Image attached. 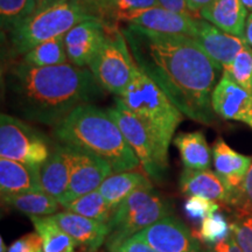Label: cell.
Returning <instances> with one entry per match:
<instances>
[{
  "mask_svg": "<svg viewBox=\"0 0 252 252\" xmlns=\"http://www.w3.org/2000/svg\"><path fill=\"white\" fill-rule=\"evenodd\" d=\"M242 2H243L248 11L252 12V0H242Z\"/></svg>",
  "mask_w": 252,
  "mask_h": 252,
  "instance_id": "43",
  "label": "cell"
},
{
  "mask_svg": "<svg viewBox=\"0 0 252 252\" xmlns=\"http://www.w3.org/2000/svg\"><path fill=\"white\" fill-rule=\"evenodd\" d=\"M212 151L215 172L231 191L234 197L243 185L252 163V158L236 152L222 138H217Z\"/></svg>",
  "mask_w": 252,
  "mask_h": 252,
  "instance_id": "17",
  "label": "cell"
},
{
  "mask_svg": "<svg viewBox=\"0 0 252 252\" xmlns=\"http://www.w3.org/2000/svg\"><path fill=\"white\" fill-rule=\"evenodd\" d=\"M117 98L139 119L160 152L168 158L169 145L184 121V113L138 67L128 87Z\"/></svg>",
  "mask_w": 252,
  "mask_h": 252,
  "instance_id": "4",
  "label": "cell"
},
{
  "mask_svg": "<svg viewBox=\"0 0 252 252\" xmlns=\"http://www.w3.org/2000/svg\"><path fill=\"white\" fill-rule=\"evenodd\" d=\"M230 226L239 248L243 252H252V214L235 213Z\"/></svg>",
  "mask_w": 252,
  "mask_h": 252,
  "instance_id": "32",
  "label": "cell"
},
{
  "mask_svg": "<svg viewBox=\"0 0 252 252\" xmlns=\"http://www.w3.org/2000/svg\"><path fill=\"white\" fill-rule=\"evenodd\" d=\"M247 43L252 48V12L248 15L247 24H245V34H244Z\"/></svg>",
  "mask_w": 252,
  "mask_h": 252,
  "instance_id": "41",
  "label": "cell"
},
{
  "mask_svg": "<svg viewBox=\"0 0 252 252\" xmlns=\"http://www.w3.org/2000/svg\"><path fill=\"white\" fill-rule=\"evenodd\" d=\"M36 2V6H37V11H42V9H45L48 7V0H35Z\"/></svg>",
  "mask_w": 252,
  "mask_h": 252,
  "instance_id": "42",
  "label": "cell"
},
{
  "mask_svg": "<svg viewBox=\"0 0 252 252\" xmlns=\"http://www.w3.org/2000/svg\"><path fill=\"white\" fill-rule=\"evenodd\" d=\"M137 67L186 117L212 125V94L220 68L193 37L157 33L128 25L123 30Z\"/></svg>",
  "mask_w": 252,
  "mask_h": 252,
  "instance_id": "1",
  "label": "cell"
},
{
  "mask_svg": "<svg viewBox=\"0 0 252 252\" xmlns=\"http://www.w3.org/2000/svg\"><path fill=\"white\" fill-rule=\"evenodd\" d=\"M4 88L15 117L54 127L77 106L100 98L104 91L89 68L71 62L53 67L13 63L5 74Z\"/></svg>",
  "mask_w": 252,
  "mask_h": 252,
  "instance_id": "2",
  "label": "cell"
},
{
  "mask_svg": "<svg viewBox=\"0 0 252 252\" xmlns=\"http://www.w3.org/2000/svg\"><path fill=\"white\" fill-rule=\"evenodd\" d=\"M8 249H6L5 247V243H4V239H2V237L0 238V252H7Z\"/></svg>",
  "mask_w": 252,
  "mask_h": 252,
  "instance_id": "44",
  "label": "cell"
},
{
  "mask_svg": "<svg viewBox=\"0 0 252 252\" xmlns=\"http://www.w3.org/2000/svg\"><path fill=\"white\" fill-rule=\"evenodd\" d=\"M212 104L220 117L244 123L252 128V94L224 72L214 88Z\"/></svg>",
  "mask_w": 252,
  "mask_h": 252,
  "instance_id": "13",
  "label": "cell"
},
{
  "mask_svg": "<svg viewBox=\"0 0 252 252\" xmlns=\"http://www.w3.org/2000/svg\"><path fill=\"white\" fill-rule=\"evenodd\" d=\"M219 209L220 204L216 201L201 196L188 197L184 206V212L186 216L189 220H194V222H198V220L202 222L206 217L216 213Z\"/></svg>",
  "mask_w": 252,
  "mask_h": 252,
  "instance_id": "33",
  "label": "cell"
},
{
  "mask_svg": "<svg viewBox=\"0 0 252 252\" xmlns=\"http://www.w3.org/2000/svg\"><path fill=\"white\" fill-rule=\"evenodd\" d=\"M153 186L150 179L143 172L130 171L117 173L110 175L98 188L99 193L112 209H115L119 203L126 197L130 196L133 191L143 187Z\"/></svg>",
  "mask_w": 252,
  "mask_h": 252,
  "instance_id": "23",
  "label": "cell"
},
{
  "mask_svg": "<svg viewBox=\"0 0 252 252\" xmlns=\"http://www.w3.org/2000/svg\"><path fill=\"white\" fill-rule=\"evenodd\" d=\"M70 173V149L67 145H55L52 156L40 168L42 190L56 198L60 203L69 187Z\"/></svg>",
  "mask_w": 252,
  "mask_h": 252,
  "instance_id": "18",
  "label": "cell"
},
{
  "mask_svg": "<svg viewBox=\"0 0 252 252\" xmlns=\"http://www.w3.org/2000/svg\"><path fill=\"white\" fill-rule=\"evenodd\" d=\"M213 0H187V7L190 14H200L204 7L212 2Z\"/></svg>",
  "mask_w": 252,
  "mask_h": 252,
  "instance_id": "40",
  "label": "cell"
},
{
  "mask_svg": "<svg viewBox=\"0 0 252 252\" xmlns=\"http://www.w3.org/2000/svg\"><path fill=\"white\" fill-rule=\"evenodd\" d=\"M207 252H243V250L236 243L234 236L231 234L224 241L220 242L213 247H209Z\"/></svg>",
  "mask_w": 252,
  "mask_h": 252,
  "instance_id": "37",
  "label": "cell"
},
{
  "mask_svg": "<svg viewBox=\"0 0 252 252\" xmlns=\"http://www.w3.org/2000/svg\"><path fill=\"white\" fill-rule=\"evenodd\" d=\"M62 207L68 212L78 214L81 216L99 220L103 223H108L113 213V209L105 202L98 189L63 204Z\"/></svg>",
  "mask_w": 252,
  "mask_h": 252,
  "instance_id": "27",
  "label": "cell"
},
{
  "mask_svg": "<svg viewBox=\"0 0 252 252\" xmlns=\"http://www.w3.org/2000/svg\"><path fill=\"white\" fill-rule=\"evenodd\" d=\"M7 252H45L42 238L37 234V231L28 232L14 241L8 248Z\"/></svg>",
  "mask_w": 252,
  "mask_h": 252,
  "instance_id": "35",
  "label": "cell"
},
{
  "mask_svg": "<svg viewBox=\"0 0 252 252\" xmlns=\"http://www.w3.org/2000/svg\"><path fill=\"white\" fill-rule=\"evenodd\" d=\"M106 111L119 126L125 139L139 159L143 171L156 182H161L168 168V158L160 152L145 126L118 98L115 99V106Z\"/></svg>",
  "mask_w": 252,
  "mask_h": 252,
  "instance_id": "9",
  "label": "cell"
},
{
  "mask_svg": "<svg viewBox=\"0 0 252 252\" xmlns=\"http://www.w3.org/2000/svg\"><path fill=\"white\" fill-rule=\"evenodd\" d=\"M223 72L229 75L236 83L252 94V48L244 47L229 64L223 67Z\"/></svg>",
  "mask_w": 252,
  "mask_h": 252,
  "instance_id": "30",
  "label": "cell"
},
{
  "mask_svg": "<svg viewBox=\"0 0 252 252\" xmlns=\"http://www.w3.org/2000/svg\"><path fill=\"white\" fill-rule=\"evenodd\" d=\"M60 144L77 147L106 161L113 174L130 172L140 167V161L124 134L104 111L93 103L82 104L54 127Z\"/></svg>",
  "mask_w": 252,
  "mask_h": 252,
  "instance_id": "3",
  "label": "cell"
},
{
  "mask_svg": "<svg viewBox=\"0 0 252 252\" xmlns=\"http://www.w3.org/2000/svg\"><path fill=\"white\" fill-rule=\"evenodd\" d=\"M54 147L49 138L30 123L1 113L0 158L41 167L52 156Z\"/></svg>",
  "mask_w": 252,
  "mask_h": 252,
  "instance_id": "8",
  "label": "cell"
},
{
  "mask_svg": "<svg viewBox=\"0 0 252 252\" xmlns=\"http://www.w3.org/2000/svg\"><path fill=\"white\" fill-rule=\"evenodd\" d=\"M193 39L219 65L220 70L248 45L245 37L225 33L203 19H197L196 33Z\"/></svg>",
  "mask_w": 252,
  "mask_h": 252,
  "instance_id": "15",
  "label": "cell"
},
{
  "mask_svg": "<svg viewBox=\"0 0 252 252\" xmlns=\"http://www.w3.org/2000/svg\"><path fill=\"white\" fill-rule=\"evenodd\" d=\"M106 21L93 19L76 25L64 35L69 62L87 67L105 40Z\"/></svg>",
  "mask_w": 252,
  "mask_h": 252,
  "instance_id": "14",
  "label": "cell"
},
{
  "mask_svg": "<svg viewBox=\"0 0 252 252\" xmlns=\"http://www.w3.org/2000/svg\"><path fill=\"white\" fill-rule=\"evenodd\" d=\"M61 1H64V0H48V7L52 5L59 4V2H61Z\"/></svg>",
  "mask_w": 252,
  "mask_h": 252,
  "instance_id": "45",
  "label": "cell"
},
{
  "mask_svg": "<svg viewBox=\"0 0 252 252\" xmlns=\"http://www.w3.org/2000/svg\"><path fill=\"white\" fill-rule=\"evenodd\" d=\"M158 4L168 11L175 12L179 14H190L187 7V0H158Z\"/></svg>",
  "mask_w": 252,
  "mask_h": 252,
  "instance_id": "38",
  "label": "cell"
},
{
  "mask_svg": "<svg viewBox=\"0 0 252 252\" xmlns=\"http://www.w3.org/2000/svg\"><path fill=\"white\" fill-rule=\"evenodd\" d=\"M229 206L234 208L235 213L252 214V163L245 176L243 185L234 195Z\"/></svg>",
  "mask_w": 252,
  "mask_h": 252,
  "instance_id": "34",
  "label": "cell"
},
{
  "mask_svg": "<svg viewBox=\"0 0 252 252\" xmlns=\"http://www.w3.org/2000/svg\"><path fill=\"white\" fill-rule=\"evenodd\" d=\"M198 15L225 33L244 37L248 9L242 0H213Z\"/></svg>",
  "mask_w": 252,
  "mask_h": 252,
  "instance_id": "21",
  "label": "cell"
},
{
  "mask_svg": "<svg viewBox=\"0 0 252 252\" xmlns=\"http://www.w3.org/2000/svg\"><path fill=\"white\" fill-rule=\"evenodd\" d=\"M24 62L36 67H53L68 63L64 35L40 43L24 54Z\"/></svg>",
  "mask_w": 252,
  "mask_h": 252,
  "instance_id": "26",
  "label": "cell"
},
{
  "mask_svg": "<svg viewBox=\"0 0 252 252\" xmlns=\"http://www.w3.org/2000/svg\"><path fill=\"white\" fill-rule=\"evenodd\" d=\"M68 146V145H67ZM71 159V173L69 187L60 204L70 202L91 191L97 190L110 175L112 168L106 161L87 151L69 146Z\"/></svg>",
  "mask_w": 252,
  "mask_h": 252,
  "instance_id": "10",
  "label": "cell"
},
{
  "mask_svg": "<svg viewBox=\"0 0 252 252\" xmlns=\"http://www.w3.org/2000/svg\"><path fill=\"white\" fill-rule=\"evenodd\" d=\"M35 231L41 236L45 252H75L76 243L52 216H32Z\"/></svg>",
  "mask_w": 252,
  "mask_h": 252,
  "instance_id": "25",
  "label": "cell"
},
{
  "mask_svg": "<svg viewBox=\"0 0 252 252\" xmlns=\"http://www.w3.org/2000/svg\"><path fill=\"white\" fill-rule=\"evenodd\" d=\"M193 234L200 242L213 247L231 235V226L223 214L216 212L206 217L198 230H194Z\"/></svg>",
  "mask_w": 252,
  "mask_h": 252,
  "instance_id": "29",
  "label": "cell"
},
{
  "mask_svg": "<svg viewBox=\"0 0 252 252\" xmlns=\"http://www.w3.org/2000/svg\"><path fill=\"white\" fill-rule=\"evenodd\" d=\"M93 19H100L76 0H64L36 12L9 33L14 54L28 50L54 37L65 35L72 27Z\"/></svg>",
  "mask_w": 252,
  "mask_h": 252,
  "instance_id": "6",
  "label": "cell"
},
{
  "mask_svg": "<svg viewBox=\"0 0 252 252\" xmlns=\"http://www.w3.org/2000/svg\"><path fill=\"white\" fill-rule=\"evenodd\" d=\"M1 201L6 207L13 208L18 212L31 217L53 216L59 213V208L61 206L56 198L50 196L43 190L1 197Z\"/></svg>",
  "mask_w": 252,
  "mask_h": 252,
  "instance_id": "24",
  "label": "cell"
},
{
  "mask_svg": "<svg viewBox=\"0 0 252 252\" xmlns=\"http://www.w3.org/2000/svg\"><path fill=\"white\" fill-rule=\"evenodd\" d=\"M81 4H83L89 11L93 12L94 15L100 18V9L109 0H78Z\"/></svg>",
  "mask_w": 252,
  "mask_h": 252,
  "instance_id": "39",
  "label": "cell"
},
{
  "mask_svg": "<svg viewBox=\"0 0 252 252\" xmlns=\"http://www.w3.org/2000/svg\"><path fill=\"white\" fill-rule=\"evenodd\" d=\"M119 21L135 25L157 33L194 37L196 33L197 19L189 14L175 13L161 6H154L125 14Z\"/></svg>",
  "mask_w": 252,
  "mask_h": 252,
  "instance_id": "12",
  "label": "cell"
},
{
  "mask_svg": "<svg viewBox=\"0 0 252 252\" xmlns=\"http://www.w3.org/2000/svg\"><path fill=\"white\" fill-rule=\"evenodd\" d=\"M76 1H78V0H76Z\"/></svg>",
  "mask_w": 252,
  "mask_h": 252,
  "instance_id": "46",
  "label": "cell"
},
{
  "mask_svg": "<svg viewBox=\"0 0 252 252\" xmlns=\"http://www.w3.org/2000/svg\"><path fill=\"white\" fill-rule=\"evenodd\" d=\"M185 169L204 171L212 165L213 151L201 131L182 132L173 139Z\"/></svg>",
  "mask_w": 252,
  "mask_h": 252,
  "instance_id": "22",
  "label": "cell"
},
{
  "mask_svg": "<svg viewBox=\"0 0 252 252\" xmlns=\"http://www.w3.org/2000/svg\"><path fill=\"white\" fill-rule=\"evenodd\" d=\"M41 167L31 166L14 160L0 159V191L1 197L42 190Z\"/></svg>",
  "mask_w": 252,
  "mask_h": 252,
  "instance_id": "19",
  "label": "cell"
},
{
  "mask_svg": "<svg viewBox=\"0 0 252 252\" xmlns=\"http://www.w3.org/2000/svg\"><path fill=\"white\" fill-rule=\"evenodd\" d=\"M179 187L182 194L190 196H201L216 202L230 204L232 193L224 182L220 180L216 172L210 169L204 171H190L185 169L180 175Z\"/></svg>",
  "mask_w": 252,
  "mask_h": 252,
  "instance_id": "20",
  "label": "cell"
},
{
  "mask_svg": "<svg viewBox=\"0 0 252 252\" xmlns=\"http://www.w3.org/2000/svg\"><path fill=\"white\" fill-rule=\"evenodd\" d=\"M158 252H202L200 241L175 216H167L134 235Z\"/></svg>",
  "mask_w": 252,
  "mask_h": 252,
  "instance_id": "11",
  "label": "cell"
},
{
  "mask_svg": "<svg viewBox=\"0 0 252 252\" xmlns=\"http://www.w3.org/2000/svg\"><path fill=\"white\" fill-rule=\"evenodd\" d=\"M116 252H158L149 243L132 236L119 247Z\"/></svg>",
  "mask_w": 252,
  "mask_h": 252,
  "instance_id": "36",
  "label": "cell"
},
{
  "mask_svg": "<svg viewBox=\"0 0 252 252\" xmlns=\"http://www.w3.org/2000/svg\"><path fill=\"white\" fill-rule=\"evenodd\" d=\"M172 213V204L153 186L137 189L113 209L106 223L108 235L104 244L110 252H116L126 239Z\"/></svg>",
  "mask_w": 252,
  "mask_h": 252,
  "instance_id": "5",
  "label": "cell"
},
{
  "mask_svg": "<svg viewBox=\"0 0 252 252\" xmlns=\"http://www.w3.org/2000/svg\"><path fill=\"white\" fill-rule=\"evenodd\" d=\"M154 6H159L158 0H109L100 9V19L118 23L125 14Z\"/></svg>",
  "mask_w": 252,
  "mask_h": 252,
  "instance_id": "31",
  "label": "cell"
},
{
  "mask_svg": "<svg viewBox=\"0 0 252 252\" xmlns=\"http://www.w3.org/2000/svg\"><path fill=\"white\" fill-rule=\"evenodd\" d=\"M89 69L104 90L121 96L137 69L123 30L106 23L105 40L89 63Z\"/></svg>",
  "mask_w": 252,
  "mask_h": 252,
  "instance_id": "7",
  "label": "cell"
},
{
  "mask_svg": "<svg viewBox=\"0 0 252 252\" xmlns=\"http://www.w3.org/2000/svg\"><path fill=\"white\" fill-rule=\"evenodd\" d=\"M52 217L74 239L75 243L87 252L98 251L105 243L108 235L106 223L88 219L68 210L56 213Z\"/></svg>",
  "mask_w": 252,
  "mask_h": 252,
  "instance_id": "16",
  "label": "cell"
},
{
  "mask_svg": "<svg viewBox=\"0 0 252 252\" xmlns=\"http://www.w3.org/2000/svg\"><path fill=\"white\" fill-rule=\"evenodd\" d=\"M37 11L35 0H0L1 30L11 33Z\"/></svg>",
  "mask_w": 252,
  "mask_h": 252,
  "instance_id": "28",
  "label": "cell"
}]
</instances>
